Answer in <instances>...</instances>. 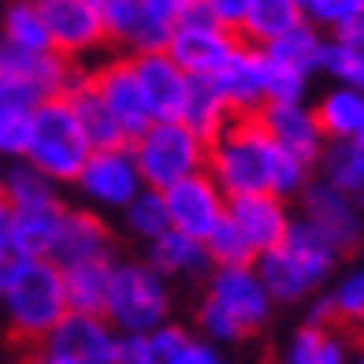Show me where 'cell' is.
Segmentation results:
<instances>
[{
  "label": "cell",
  "instance_id": "31",
  "mask_svg": "<svg viewBox=\"0 0 364 364\" xmlns=\"http://www.w3.org/2000/svg\"><path fill=\"white\" fill-rule=\"evenodd\" d=\"M316 171L323 182H331L346 197H353L357 208H364V145L360 141H327Z\"/></svg>",
  "mask_w": 364,
  "mask_h": 364
},
{
  "label": "cell",
  "instance_id": "14",
  "mask_svg": "<svg viewBox=\"0 0 364 364\" xmlns=\"http://www.w3.org/2000/svg\"><path fill=\"white\" fill-rule=\"evenodd\" d=\"M86 82L101 97V105L112 112V119L119 123V130L130 141L153 123L149 105L141 97V86L134 78V68H130V56H112L105 63H97V68H86Z\"/></svg>",
  "mask_w": 364,
  "mask_h": 364
},
{
  "label": "cell",
  "instance_id": "2",
  "mask_svg": "<svg viewBox=\"0 0 364 364\" xmlns=\"http://www.w3.org/2000/svg\"><path fill=\"white\" fill-rule=\"evenodd\" d=\"M338 260L342 257L316 235V227L305 220H294L287 238L275 250L260 253L253 260V268L260 275V283L268 287L275 305H297L327 283Z\"/></svg>",
  "mask_w": 364,
  "mask_h": 364
},
{
  "label": "cell",
  "instance_id": "38",
  "mask_svg": "<svg viewBox=\"0 0 364 364\" xmlns=\"http://www.w3.org/2000/svg\"><path fill=\"white\" fill-rule=\"evenodd\" d=\"M309 78L297 75L287 63L272 60L264 53V105H287V101H305Z\"/></svg>",
  "mask_w": 364,
  "mask_h": 364
},
{
  "label": "cell",
  "instance_id": "22",
  "mask_svg": "<svg viewBox=\"0 0 364 364\" xmlns=\"http://www.w3.org/2000/svg\"><path fill=\"white\" fill-rule=\"evenodd\" d=\"M145 260L164 275V279H201L212 272V260L205 242L186 238L178 230H164L160 238L145 242Z\"/></svg>",
  "mask_w": 364,
  "mask_h": 364
},
{
  "label": "cell",
  "instance_id": "46",
  "mask_svg": "<svg viewBox=\"0 0 364 364\" xmlns=\"http://www.w3.org/2000/svg\"><path fill=\"white\" fill-rule=\"evenodd\" d=\"M0 201H4V164H0Z\"/></svg>",
  "mask_w": 364,
  "mask_h": 364
},
{
  "label": "cell",
  "instance_id": "7",
  "mask_svg": "<svg viewBox=\"0 0 364 364\" xmlns=\"http://www.w3.org/2000/svg\"><path fill=\"white\" fill-rule=\"evenodd\" d=\"M86 68L60 53H19L0 41V101L41 105L48 97H63L78 86Z\"/></svg>",
  "mask_w": 364,
  "mask_h": 364
},
{
  "label": "cell",
  "instance_id": "41",
  "mask_svg": "<svg viewBox=\"0 0 364 364\" xmlns=\"http://www.w3.org/2000/svg\"><path fill=\"white\" fill-rule=\"evenodd\" d=\"M201 4L208 8V15L216 19L220 26H227V30H235L238 34V26H242V19H245V8H250V0H201Z\"/></svg>",
  "mask_w": 364,
  "mask_h": 364
},
{
  "label": "cell",
  "instance_id": "11",
  "mask_svg": "<svg viewBox=\"0 0 364 364\" xmlns=\"http://www.w3.org/2000/svg\"><path fill=\"white\" fill-rule=\"evenodd\" d=\"M160 193H164V208H168L171 230H178L186 238L205 242L227 220V193L216 186V178L208 171H193L186 178L171 182Z\"/></svg>",
  "mask_w": 364,
  "mask_h": 364
},
{
  "label": "cell",
  "instance_id": "28",
  "mask_svg": "<svg viewBox=\"0 0 364 364\" xmlns=\"http://www.w3.org/2000/svg\"><path fill=\"white\" fill-rule=\"evenodd\" d=\"M0 41L19 53H53V38L38 0H8L0 11Z\"/></svg>",
  "mask_w": 364,
  "mask_h": 364
},
{
  "label": "cell",
  "instance_id": "27",
  "mask_svg": "<svg viewBox=\"0 0 364 364\" xmlns=\"http://www.w3.org/2000/svg\"><path fill=\"white\" fill-rule=\"evenodd\" d=\"M297 23H305L297 0H250L245 19L238 26V41L264 48V45H272L275 38H283L287 30H294Z\"/></svg>",
  "mask_w": 364,
  "mask_h": 364
},
{
  "label": "cell",
  "instance_id": "9",
  "mask_svg": "<svg viewBox=\"0 0 364 364\" xmlns=\"http://www.w3.org/2000/svg\"><path fill=\"white\" fill-rule=\"evenodd\" d=\"M205 297L220 312H227V320L235 323L245 335H257V331L272 320V294L260 283V275L253 264H223V268H212L205 275Z\"/></svg>",
  "mask_w": 364,
  "mask_h": 364
},
{
  "label": "cell",
  "instance_id": "37",
  "mask_svg": "<svg viewBox=\"0 0 364 364\" xmlns=\"http://www.w3.org/2000/svg\"><path fill=\"white\" fill-rule=\"evenodd\" d=\"M97 8H101L105 38L112 45H123V48L134 45L138 26H141V4L138 0H97Z\"/></svg>",
  "mask_w": 364,
  "mask_h": 364
},
{
  "label": "cell",
  "instance_id": "1",
  "mask_svg": "<svg viewBox=\"0 0 364 364\" xmlns=\"http://www.w3.org/2000/svg\"><path fill=\"white\" fill-rule=\"evenodd\" d=\"M0 312L8 320V335L23 353L68 316V294H63V272L48 257H11L4 264V297Z\"/></svg>",
  "mask_w": 364,
  "mask_h": 364
},
{
  "label": "cell",
  "instance_id": "4",
  "mask_svg": "<svg viewBox=\"0 0 364 364\" xmlns=\"http://www.w3.org/2000/svg\"><path fill=\"white\" fill-rule=\"evenodd\" d=\"M90 153L93 145L86 138V130H82V119L68 93L34 105V127H30V145L23 156L26 164H34L56 186H68V182L78 178Z\"/></svg>",
  "mask_w": 364,
  "mask_h": 364
},
{
  "label": "cell",
  "instance_id": "23",
  "mask_svg": "<svg viewBox=\"0 0 364 364\" xmlns=\"http://www.w3.org/2000/svg\"><path fill=\"white\" fill-rule=\"evenodd\" d=\"M112 268L115 257L101 260H82L63 272V294H68V312H90V316H105L108 287H112Z\"/></svg>",
  "mask_w": 364,
  "mask_h": 364
},
{
  "label": "cell",
  "instance_id": "8",
  "mask_svg": "<svg viewBox=\"0 0 364 364\" xmlns=\"http://www.w3.org/2000/svg\"><path fill=\"white\" fill-rule=\"evenodd\" d=\"M164 48H168V56L186 75H216L230 60V53L238 48V34L220 26L201 0H193V4L182 11L178 26L171 30V38Z\"/></svg>",
  "mask_w": 364,
  "mask_h": 364
},
{
  "label": "cell",
  "instance_id": "21",
  "mask_svg": "<svg viewBox=\"0 0 364 364\" xmlns=\"http://www.w3.org/2000/svg\"><path fill=\"white\" fill-rule=\"evenodd\" d=\"M309 323L338 331L346 338H364V272H350L342 283L323 294L309 312Z\"/></svg>",
  "mask_w": 364,
  "mask_h": 364
},
{
  "label": "cell",
  "instance_id": "45",
  "mask_svg": "<svg viewBox=\"0 0 364 364\" xmlns=\"http://www.w3.org/2000/svg\"><path fill=\"white\" fill-rule=\"evenodd\" d=\"M350 350H353V353H350V364H364V338H353Z\"/></svg>",
  "mask_w": 364,
  "mask_h": 364
},
{
  "label": "cell",
  "instance_id": "24",
  "mask_svg": "<svg viewBox=\"0 0 364 364\" xmlns=\"http://www.w3.org/2000/svg\"><path fill=\"white\" fill-rule=\"evenodd\" d=\"M63 201L38 205V208H15L11 212V250L15 257H48L56 242V230L63 220Z\"/></svg>",
  "mask_w": 364,
  "mask_h": 364
},
{
  "label": "cell",
  "instance_id": "18",
  "mask_svg": "<svg viewBox=\"0 0 364 364\" xmlns=\"http://www.w3.org/2000/svg\"><path fill=\"white\" fill-rule=\"evenodd\" d=\"M101 257H115V235L105 223V216H97V208H63L48 260L60 264V268H71V264Z\"/></svg>",
  "mask_w": 364,
  "mask_h": 364
},
{
  "label": "cell",
  "instance_id": "26",
  "mask_svg": "<svg viewBox=\"0 0 364 364\" xmlns=\"http://www.w3.org/2000/svg\"><path fill=\"white\" fill-rule=\"evenodd\" d=\"M323 71L338 86H353L364 93V11L346 23L342 30H335V38H327Z\"/></svg>",
  "mask_w": 364,
  "mask_h": 364
},
{
  "label": "cell",
  "instance_id": "47",
  "mask_svg": "<svg viewBox=\"0 0 364 364\" xmlns=\"http://www.w3.org/2000/svg\"><path fill=\"white\" fill-rule=\"evenodd\" d=\"M0 297H4V264H0Z\"/></svg>",
  "mask_w": 364,
  "mask_h": 364
},
{
  "label": "cell",
  "instance_id": "34",
  "mask_svg": "<svg viewBox=\"0 0 364 364\" xmlns=\"http://www.w3.org/2000/svg\"><path fill=\"white\" fill-rule=\"evenodd\" d=\"M138 4H141V26H138V38L130 45V53H153V48L168 45L171 30L178 26L182 11L193 0H138Z\"/></svg>",
  "mask_w": 364,
  "mask_h": 364
},
{
  "label": "cell",
  "instance_id": "10",
  "mask_svg": "<svg viewBox=\"0 0 364 364\" xmlns=\"http://www.w3.org/2000/svg\"><path fill=\"white\" fill-rule=\"evenodd\" d=\"M75 190L90 201V208L123 212L145 190L134 153H130V141L112 145V149H93L90 160L82 164L78 178H75Z\"/></svg>",
  "mask_w": 364,
  "mask_h": 364
},
{
  "label": "cell",
  "instance_id": "6",
  "mask_svg": "<svg viewBox=\"0 0 364 364\" xmlns=\"http://www.w3.org/2000/svg\"><path fill=\"white\" fill-rule=\"evenodd\" d=\"M130 153H134L145 190H168L171 182L205 171L208 141L193 134L182 119H153L130 141Z\"/></svg>",
  "mask_w": 364,
  "mask_h": 364
},
{
  "label": "cell",
  "instance_id": "15",
  "mask_svg": "<svg viewBox=\"0 0 364 364\" xmlns=\"http://www.w3.org/2000/svg\"><path fill=\"white\" fill-rule=\"evenodd\" d=\"M38 4L45 15L48 38H53V53L82 60L97 53L101 45H108L97 0H38Z\"/></svg>",
  "mask_w": 364,
  "mask_h": 364
},
{
  "label": "cell",
  "instance_id": "29",
  "mask_svg": "<svg viewBox=\"0 0 364 364\" xmlns=\"http://www.w3.org/2000/svg\"><path fill=\"white\" fill-rule=\"evenodd\" d=\"M230 105L223 101V93L216 90V82L208 75H190V93H186V108H182V123L193 134H201L205 141H212L227 127L230 119Z\"/></svg>",
  "mask_w": 364,
  "mask_h": 364
},
{
  "label": "cell",
  "instance_id": "43",
  "mask_svg": "<svg viewBox=\"0 0 364 364\" xmlns=\"http://www.w3.org/2000/svg\"><path fill=\"white\" fill-rule=\"evenodd\" d=\"M312 364H350V338L338 335V331H327V338Z\"/></svg>",
  "mask_w": 364,
  "mask_h": 364
},
{
  "label": "cell",
  "instance_id": "13",
  "mask_svg": "<svg viewBox=\"0 0 364 364\" xmlns=\"http://www.w3.org/2000/svg\"><path fill=\"white\" fill-rule=\"evenodd\" d=\"M34 350L68 357L75 364H115L119 360V331H115L105 316L68 312Z\"/></svg>",
  "mask_w": 364,
  "mask_h": 364
},
{
  "label": "cell",
  "instance_id": "3",
  "mask_svg": "<svg viewBox=\"0 0 364 364\" xmlns=\"http://www.w3.org/2000/svg\"><path fill=\"white\" fill-rule=\"evenodd\" d=\"M279 145L264 130L260 115H230L227 127L208 141L205 171L216 178V186L227 197L238 193H272V164H275Z\"/></svg>",
  "mask_w": 364,
  "mask_h": 364
},
{
  "label": "cell",
  "instance_id": "5",
  "mask_svg": "<svg viewBox=\"0 0 364 364\" xmlns=\"http://www.w3.org/2000/svg\"><path fill=\"white\" fill-rule=\"evenodd\" d=\"M171 287L149 260H123L112 268V287L105 301V320L119 335H145L168 323Z\"/></svg>",
  "mask_w": 364,
  "mask_h": 364
},
{
  "label": "cell",
  "instance_id": "20",
  "mask_svg": "<svg viewBox=\"0 0 364 364\" xmlns=\"http://www.w3.org/2000/svg\"><path fill=\"white\" fill-rule=\"evenodd\" d=\"M208 78L216 82V90L223 93V101L235 115H250L264 108V48L238 41L230 60Z\"/></svg>",
  "mask_w": 364,
  "mask_h": 364
},
{
  "label": "cell",
  "instance_id": "33",
  "mask_svg": "<svg viewBox=\"0 0 364 364\" xmlns=\"http://www.w3.org/2000/svg\"><path fill=\"white\" fill-rule=\"evenodd\" d=\"M60 201L56 182L41 175L34 164L26 160H11V168H4V205L15 208H38V205H53Z\"/></svg>",
  "mask_w": 364,
  "mask_h": 364
},
{
  "label": "cell",
  "instance_id": "17",
  "mask_svg": "<svg viewBox=\"0 0 364 364\" xmlns=\"http://www.w3.org/2000/svg\"><path fill=\"white\" fill-rule=\"evenodd\" d=\"M227 220L242 230V238L250 242V250H253L257 257L268 253V250H275V245L287 238L290 223H294L287 197L268 193V190L227 197Z\"/></svg>",
  "mask_w": 364,
  "mask_h": 364
},
{
  "label": "cell",
  "instance_id": "32",
  "mask_svg": "<svg viewBox=\"0 0 364 364\" xmlns=\"http://www.w3.org/2000/svg\"><path fill=\"white\" fill-rule=\"evenodd\" d=\"M68 97H71V105H75L78 119H82V130H86V138H90L93 149H112V145H127V141H130L123 130H119V123L112 119V112L101 105V97L90 90L86 71H82L78 86H75Z\"/></svg>",
  "mask_w": 364,
  "mask_h": 364
},
{
  "label": "cell",
  "instance_id": "25",
  "mask_svg": "<svg viewBox=\"0 0 364 364\" xmlns=\"http://www.w3.org/2000/svg\"><path fill=\"white\" fill-rule=\"evenodd\" d=\"M312 115L327 141H353L364 127V93L353 86H331L312 105Z\"/></svg>",
  "mask_w": 364,
  "mask_h": 364
},
{
  "label": "cell",
  "instance_id": "30",
  "mask_svg": "<svg viewBox=\"0 0 364 364\" xmlns=\"http://www.w3.org/2000/svg\"><path fill=\"white\" fill-rule=\"evenodd\" d=\"M264 53H268L272 60H279V63H287V68H294L297 75L312 78V75L323 71L327 38H323V30H316L312 23H297L294 30H287L283 38L264 45Z\"/></svg>",
  "mask_w": 364,
  "mask_h": 364
},
{
  "label": "cell",
  "instance_id": "35",
  "mask_svg": "<svg viewBox=\"0 0 364 364\" xmlns=\"http://www.w3.org/2000/svg\"><path fill=\"white\" fill-rule=\"evenodd\" d=\"M123 227L138 242H153V238L164 235V230H171L168 208H164V193L160 190H141L134 201L123 208Z\"/></svg>",
  "mask_w": 364,
  "mask_h": 364
},
{
  "label": "cell",
  "instance_id": "12",
  "mask_svg": "<svg viewBox=\"0 0 364 364\" xmlns=\"http://www.w3.org/2000/svg\"><path fill=\"white\" fill-rule=\"evenodd\" d=\"M301 220L316 227V235L338 257H350L364 242V220L353 197H346L323 178H312L301 190Z\"/></svg>",
  "mask_w": 364,
  "mask_h": 364
},
{
  "label": "cell",
  "instance_id": "16",
  "mask_svg": "<svg viewBox=\"0 0 364 364\" xmlns=\"http://www.w3.org/2000/svg\"><path fill=\"white\" fill-rule=\"evenodd\" d=\"M130 68L141 86V97L149 105L153 119H182L190 93V75L168 56V48H153V53H130Z\"/></svg>",
  "mask_w": 364,
  "mask_h": 364
},
{
  "label": "cell",
  "instance_id": "19",
  "mask_svg": "<svg viewBox=\"0 0 364 364\" xmlns=\"http://www.w3.org/2000/svg\"><path fill=\"white\" fill-rule=\"evenodd\" d=\"M260 123L264 130L275 138L279 149H287V153L301 156L305 164H312L316 168L320 156H323V130L316 123V115H312V108L305 101H287V105H264L260 112Z\"/></svg>",
  "mask_w": 364,
  "mask_h": 364
},
{
  "label": "cell",
  "instance_id": "40",
  "mask_svg": "<svg viewBox=\"0 0 364 364\" xmlns=\"http://www.w3.org/2000/svg\"><path fill=\"white\" fill-rule=\"evenodd\" d=\"M297 8H301L305 23H312L323 34H335L364 11V0H297Z\"/></svg>",
  "mask_w": 364,
  "mask_h": 364
},
{
  "label": "cell",
  "instance_id": "48",
  "mask_svg": "<svg viewBox=\"0 0 364 364\" xmlns=\"http://www.w3.org/2000/svg\"><path fill=\"white\" fill-rule=\"evenodd\" d=\"M353 141H360V145H364V127H360V134H357V138H353Z\"/></svg>",
  "mask_w": 364,
  "mask_h": 364
},
{
  "label": "cell",
  "instance_id": "36",
  "mask_svg": "<svg viewBox=\"0 0 364 364\" xmlns=\"http://www.w3.org/2000/svg\"><path fill=\"white\" fill-rule=\"evenodd\" d=\"M34 127V105L0 101V160H23Z\"/></svg>",
  "mask_w": 364,
  "mask_h": 364
},
{
  "label": "cell",
  "instance_id": "42",
  "mask_svg": "<svg viewBox=\"0 0 364 364\" xmlns=\"http://www.w3.org/2000/svg\"><path fill=\"white\" fill-rule=\"evenodd\" d=\"M168 364H223V357H220V350H216V346L190 338V342L182 346V350H178V353H175Z\"/></svg>",
  "mask_w": 364,
  "mask_h": 364
},
{
  "label": "cell",
  "instance_id": "44",
  "mask_svg": "<svg viewBox=\"0 0 364 364\" xmlns=\"http://www.w3.org/2000/svg\"><path fill=\"white\" fill-rule=\"evenodd\" d=\"M15 257L11 250V208L0 201V264H8Z\"/></svg>",
  "mask_w": 364,
  "mask_h": 364
},
{
  "label": "cell",
  "instance_id": "39",
  "mask_svg": "<svg viewBox=\"0 0 364 364\" xmlns=\"http://www.w3.org/2000/svg\"><path fill=\"white\" fill-rule=\"evenodd\" d=\"M205 250H208V260H212V268H223V264H253L257 253L250 250V242L242 238V230L223 220L212 235L205 238Z\"/></svg>",
  "mask_w": 364,
  "mask_h": 364
}]
</instances>
